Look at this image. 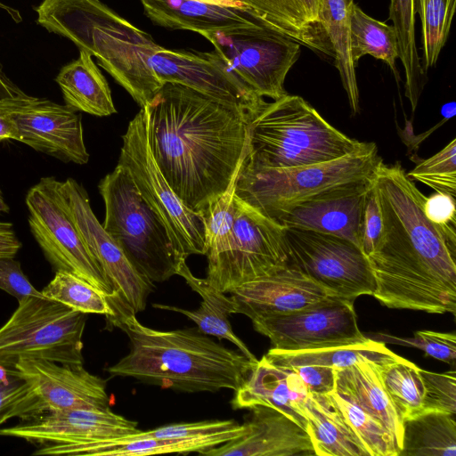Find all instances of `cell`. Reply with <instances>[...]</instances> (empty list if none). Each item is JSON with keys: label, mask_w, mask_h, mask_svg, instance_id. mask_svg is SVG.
Masks as SVG:
<instances>
[{"label": "cell", "mask_w": 456, "mask_h": 456, "mask_svg": "<svg viewBox=\"0 0 456 456\" xmlns=\"http://www.w3.org/2000/svg\"><path fill=\"white\" fill-rule=\"evenodd\" d=\"M145 107L159 170L183 203L201 214L240 169L250 115L175 83L164 84Z\"/></svg>", "instance_id": "cell-1"}, {"label": "cell", "mask_w": 456, "mask_h": 456, "mask_svg": "<svg viewBox=\"0 0 456 456\" xmlns=\"http://www.w3.org/2000/svg\"><path fill=\"white\" fill-rule=\"evenodd\" d=\"M373 187L382 229L367 256L375 280L372 296L392 309L455 315L456 244L426 217L427 197L399 162H382Z\"/></svg>", "instance_id": "cell-2"}, {"label": "cell", "mask_w": 456, "mask_h": 456, "mask_svg": "<svg viewBox=\"0 0 456 456\" xmlns=\"http://www.w3.org/2000/svg\"><path fill=\"white\" fill-rule=\"evenodd\" d=\"M107 297L114 311L108 322L123 330L130 342L129 353L108 368L113 377L186 393L235 391L257 362L215 342L199 329L162 331L146 327L117 292Z\"/></svg>", "instance_id": "cell-3"}, {"label": "cell", "mask_w": 456, "mask_h": 456, "mask_svg": "<svg viewBox=\"0 0 456 456\" xmlns=\"http://www.w3.org/2000/svg\"><path fill=\"white\" fill-rule=\"evenodd\" d=\"M37 22L89 53L140 107L163 86L150 65L159 45L100 0H43Z\"/></svg>", "instance_id": "cell-4"}, {"label": "cell", "mask_w": 456, "mask_h": 456, "mask_svg": "<svg viewBox=\"0 0 456 456\" xmlns=\"http://www.w3.org/2000/svg\"><path fill=\"white\" fill-rule=\"evenodd\" d=\"M366 142L335 128L306 101L286 94L264 102L248 122V168H289L331 161L351 154Z\"/></svg>", "instance_id": "cell-5"}, {"label": "cell", "mask_w": 456, "mask_h": 456, "mask_svg": "<svg viewBox=\"0 0 456 456\" xmlns=\"http://www.w3.org/2000/svg\"><path fill=\"white\" fill-rule=\"evenodd\" d=\"M383 162L374 142L342 158L289 168L239 171L235 193L277 221L292 208L334 191L373 183Z\"/></svg>", "instance_id": "cell-6"}, {"label": "cell", "mask_w": 456, "mask_h": 456, "mask_svg": "<svg viewBox=\"0 0 456 456\" xmlns=\"http://www.w3.org/2000/svg\"><path fill=\"white\" fill-rule=\"evenodd\" d=\"M105 205L104 230L147 280L177 275L183 262L159 217L142 198L128 172L118 164L98 185Z\"/></svg>", "instance_id": "cell-7"}, {"label": "cell", "mask_w": 456, "mask_h": 456, "mask_svg": "<svg viewBox=\"0 0 456 456\" xmlns=\"http://www.w3.org/2000/svg\"><path fill=\"white\" fill-rule=\"evenodd\" d=\"M18 303L0 328L1 362L14 365L31 358L83 364L86 314L44 296H28Z\"/></svg>", "instance_id": "cell-8"}, {"label": "cell", "mask_w": 456, "mask_h": 456, "mask_svg": "<svg viewBox=\"0 0 456 456\" xmlns=\"http://www.w3.org/2000/svg\"><path fill=\"white\" fill-rule=\"evenodd\" d=\"M146 107L129 122L123 134L118 164L125 167L142 198L163 222L171 243L183 260L206 254L203 216L187 208L173 191L152 156Z\"/></svg>", "instance_id": "cell-9"}, {"label": "cell", "mask_w": 456, "mask_h": 456, "mask_svg": "<svg viewBox=\"0 0 456 456\" xmlns=\"http://www.w3.org/2000/svg\"><path fill=\"white\" fill-rule=\"evenodd\" d=\"M25 202L30 232L55 272L74 273L107 296L114 293L71 217L61 182L42 177L28 190Z\"/></svg>", "instance_id": "cell-10"}, {"label": "cell", "mask_w": 456, "mask_h": 456, "mask_svg": "<svg viewBox=\"0 0 456 456\" xmlns=\"http://www.w3.org/2000/svg\"><path fill=\"white\" fill-rule=\"evenodd\" d=\"M200 35L257 96L275 100L287 94L284 82L299 58L298 43L257 20Z\"/></svg>", "instance_id": "cell-11"}, {"label": "cell", "mask_w": 456, "mask_h": 456, "mask_svg": "<svg viewBox=\"0 0 456 456\" xmlns=\"http://www.w3.org/2000/svg\"><path fill=\"white\" fill-rule=\"evenodd\" d=\"M289 264L338 298L371 295L375 280L370 262L351 241L331 234L285 228Z\"/></svg>", "instance_id": "cell-12"}, {"label": "cell", "mask_w": 456, "mask_h": 456, "mask_svg": "<svg viewBox=\"0 0 456 456\" xmlns=\"http://www.w3.org/2000/svg\"><path fill=\"white\" fill-rule=\"evenodd\" d=\"M285 228L258 209L233 197V247L222 277L215 286L224 293L289 264Z\"/></svg>", "instance_id": "cell-13"}, {"label": "cell", "mask_w": 456, "mask_h": 456, "mask_svg": "<svg viewBox=\"0 0 456 456\" xmlns=\"http://www.w3.org/2000/svg\"><path fill=\"white\" fill-rule=\"evenodd\" d=\"M255 330L267 337L273 348L286 351L317 349L365 341L354 301L331 298L310 308L251 320Z\"/></svg>", "instance_id": "cell-14"}, {"label": "cell", "mask_w": 456, "mask_h": 456, "mask_svg": "<svg viewBox=\"0 0 456 456\" xmlns=\"http://www.w3.org/2000/svg\"><path fill=\"white\" fill-rule=\"evenodd\" d=\"M0 112L14 125L17 141L63 162H88L81 116L67 105L25 94L0 99Z\"/></svg>", "instance_id": "cell-15"}, {"label": "cell", "mask_w": 456, "mask_h": 456, "mask_svg": "<svg viewBox=\"0 0 456 456\" xmlns=\"http://www.w3.org/2000/svg\"><path fill=\"white\" fill-rule=\"evenodd\" d=\"M150 65L162 85L187 86L249 115L265 102L240 81L215 49L199 52L159 45L151 56Z\"/></svg>", "instance_id": "cell-16"}, {"label": "cell", "mask_w": 456, "mask_h": 456, "mask_svg": "<svg viewBox=\"0 0 456 456\" xmlns=\"http://www.w3.org/2000/svg\"><path fill=\"white\" fill-rule=\"evenodd\" d=\"M71 217L115 292L135 314L146 307L153 283L143 277L130 263L122 249L107 233L94 214L85 188L73 178L61 182Z\"/></svg>", "instance_id": "cell-17"}, {"label": "cell", "mask_w": 456, "mask_h": 456, "mask_svg": "<svg viewBox=\"0 0 456 456\" xmlns=\"http://www.w3.org/2000/svg\"><path fill=\"white\" fill-rule=\"evenodd\" d=\"M14 366L33 390L34 416L52 411L110 409L106 381L83 364L23 358Z\"/></svg>", "instance_id": "cell-18"}, {"label": "cell", "mask_w": 456, "mask_h": 456, "mask_svg": "<svg viewBox=\"0 0 456 456\" xmlns=\"http://www.w3.org/2000/svg\"><path fill=\"white\" fill-rule=\"evenodd\" d=\"M137 426L110 408L74 409L42 412L16 426L0 428V436L20 438L39 447L121 438L139 432Z\"/></svg>", "instance_id": "cell-19"}, {"label": "cell", "mask_w": 456, "mask_h": 456, "mask_svg": "<svg viewBox=\"0 0 456 456\" xmlns=\"http://www.w3.org/2000/svg\"><path fill=\"white\" fill-rule=\"evenodd\" d=\"M230 293L234 314H244L251 320L287 314L338 298L290 264L248 281Z\"/></svg>", "instance_id": "cell-20"}, {"label": "cell", "mask_w": 456, "mask_h": 456, "mask_svg": "<svg viewBox=\"0 0 456 456\" xmlns=\"http://www.w3.org/2000/svg\"><path fill=\"white\" fill-rule=\"evenodd\" d=\"M244 423L246 433L234 440L212 447L208 456H314L305 429L281 411L265 405L250 408Z\"/></svg>", "instance_id": "cell-21"}, {"label": "cell", "mask_w": 456, "mask_h": 456, "mask_svg": "<svg viewBox=\"0 0 456 456\" xmlns=\"http://www.w3.org/2000/svg\"><path fill=\"white\" fill-rule=\"evenodd\" d=\"M373 183L303 202L282 215L277 222L284 227L335 235L362 249L365 200Z\"/></svg>", "instance_id": "cell-22"}, {"label": "cell", "mask_w": 456, "mask_h": 456, "mask_svg": "<svg viewBox=\"0 0 456 456\" xmlns=\"http://www.w3.org/2000/svg\"><path fill=\"white\" fill-rule=\"evenodd\" d=\"M310 397L311 393L294 370L275 365L264 355L235 390L232 406L235 410L256 405L272 407L306 430Z\"/></svg>", "instance_id": "cell-23"}, {"label": "cell", "mask_w": 456, "mask_h": 456, "mask_svg": "<svg viewBox=\"0 0 456 456\" xmlns=\"http://www.w3.org/2000/svg\"><path fill=\"white\" fill-rule=\"evenodd\" d=\"M140 430L125 437L76 444L39 446L33 455L149 456L162 453H202L240 436L223 434L194 437L155 438Z\"/></svg>", "instance_id": "cell-24"}, {"label": "cell", "mask_w": 456, "mask_h": 456, "mask_svg": "<svg viewBox=\"0 0 456 456\" xmlns=\"http://www.w3.org/2000/svg\"><path fill=\"white\" fill-rule=\"evenodd\" d=\"M155 25L199 34L240 26L256 19L247 10L195 0H140Z\"/></svg>", "instance_id": "cell-25"}, {"label": "cell", "mask_w": 456, "mask_h": 456, "mask_svg": "<svg viewBox=\"0 0 456 456\" xmlns=\"http://www.w3.org/2000/svg\"><path fill=\"white\" fill-rule=\"evenodd\" d=\"M246 10L273 30L333 56L320 24L321 0H240Z\"/></svg>", "instance_id": "cell-26"}, {"label": "cell", "mask_w": 456, "mask_h": 456, "mask_svg": "<svg viewBox=\"0 0 456 456\" xmlns=\"http://www.w3.org/2000/svg\"><path fill=\"white\" fill-rule=\"evenodd\" d=\"M378 364L362 360L336 370V392L379 421L402 446L403 419L382 383Z\"/></svg>", "instance_id": "cell-27"}, {"label": "cell", "mask_w": 456, "mask_h": 456, "mask_svg": "<svg viewBox=\"0 0 456 456\" xmlns=\"http://www.w3.org/2000/svg\"><path fill=\"white\" fill-rule=\"evenodd\" d=\"M177 275L182 276L191 289L200 296L202 299L200 306L195 311L163 304H153L152 306L185 315L196 323L202 333L216 337L219 339L229 340L244 355L256 362V357L233 332L230 324L229 316L234 314V304L231 297H227L225 293L212 286L206 278L194 276L186 265V261L181 264Z\"/></svg>", "instance_id": "cell-28"}, {"label": "cell", "mask_w": 456, "mask_h": 456, "mask_svg": "<svg viewBox=\"0 0 456 456\" xmlns=\"http://www.w3.org/2000/svg\"><path fill=\"white\" fill-rule=\"evenodd\" d=\"M55 81L65 105L97 117L116 113L109 84L92 55L79 50L78 58L63 66Z\"/></svg>", "instance_id": "cell-29"}, {"label": "cell", "mask_w": 456, "mask_h": 456, "mask_svg": "<svg viewBox=\"0 0 456 456\" xmlns=\"http://www.w3.org/2000/svg\"><path fill=\"white\" fill-rule=\"evenodd\" d=\"M354 0H321L319 20L335 58L342 86L354 114L359 112L355 64L350 50V20Z\"/></svg>", "instance_id": "cell-30"}, {"label": "cell", "mask_w": 456, "mask_h": 456, "mask_svg": "<svg viewBox=\"0 0 456 456\" xmlns=\"http://www.w3.org/2000/svg\"><path fill=\"white\" fill-rule=\"evenodd\" d=\"M265 356L270 362L282 367L322 365L336 370L349 367L362 360L381 364L400 357L386 344L370 338L359 343L309 350L286 351L272 347Z\"/></svg>", "instance_id": "cell-31"}, {"label": "cell", "mask_w": 456, "mask_h": 456, "mask_svg": "<svg viewBox=\"0 0 456 456\" xmlns=\"http://www.w3.org/2000/svg\"><path fill=\"white\" fill-rule=\"evenodd\" d=\"M398 456H456L455 415L423 411L403 419Z\"/></svg>", "instance_id": "cell-32"}, {"label": "cell", "mask_w": 456, "mask_h": 456, "mask_svg": "<svg viewBox=\"0 0 456 456\" xmlns=\"http://www.w3.org/2000/svg\"><path fill=\"white\" fill-rule=\"evenodd\" d=\"M238 174L227 190L201 213L208 258L206 280L214 287L226 269L233 247V197Z\"/></svg>", "instance_id": "cell-33"}, {"label": "cell", "mask_w": 456, "mask_h": 456, "mask_svg": "<svg viewBox=\"0 0 456 456\" xmlns=\"http://www.w3.org/2000/svg\"><path fill=\"white\" fill-rule=\"evenodd\" d=\"M306 431L317 456H365L326 395L311 394Z\"/></svg>", "instance_id": "cell-34"}, {"label": "cell", "mask_w": 456, "mask_h": 456, "mask_svg": "<svg viewBox=\"0 0 456 456\" xmlns=\"http://www.w3.org/2000/svg\"><path fill=\"white\" fill-rule=\"evenodd\" d=\"M350 50L355 65L362 57L369 54L383 61L395 79H400L395 65V61L399 59V49L395 28L371 18L355 4L350 20Z\"/></svg>", "instance_id": "cell-35"}, {"label": "cell", "mask_w": 456, "mask_h": 456, "mask_svg": "<svg viewBox=\"0 0 456 456\" xmlns=\"http://www.w3.org/2000/svg\"><path fill=\"white\" fill-rule=\"evenodd\" d=\"M415 15L414 0H390L389 20L397 35L399 59L405 75V96L412 112L428 81L416 45Z\"/></svg>", "instance_id": "cell-36"}, {"label": "cell", "mask_w": 456, "mask_h": 456, "mask_svg": "<svg viewBox=\"0 0 456 456\" xmlns=\"http://www.w3.org/2000/svg\"><path fill=\"white\" fill-rule=\"evenodd\" d=\"M326 397L365 456H398L395 437L379 421L336 391Z\"/></svg>", "instance_id": "cell-37"}, {"label": "cell", "mask_w": 456, "mask_h": 456, "mask_svg": "<svg viewBox=\"0 0 456 456\" xmlns=\"http://www.w3.org/2000/svg\"><path fill=\"white\" fill-rule=\"evenodd\" d=\"M384 387L403 420L422 410L424 384L420 368L399 357L395 361L378 364Z\"/></svg>", "instance_id": "cell-38"}, {"label": "cell", "mask_w": 456, "mask_h": 456, "mask_svg": "<svg viewBox=\"0 0 456 456\" xmlns=\"http://www.w3.org/2000/svg\"><path fill=\"white\" fill-rule=\"evenodd\" d=\"M456 0H414L422 33L421 66L427 73L436 65L450 34Z\"/></svg>", "instance_id": "cell-39"}, {"label": "cell", "mask_w": 456, "mask_h": 456, "mask_svg": "<svg viewBox=\"0 0 456 456\" xmlns=\"http://www.w3.org/2000/svg\"><path fill=\"white\" fill-rule=\"evenodd\" d=\"M44 297L84 314L113 315L107 295L84 279L66 271H56L53 280L41 290Z\"/></svg>", "instance_id": "cell-40"}, {"label": "cell", "mask_w": 456, "mask_h": 456, "mask_svg": "<svg viewBox=\"0 0 456 456\" xmlns=\"http://www.w3.org/2000/svg\"><path fill=\"white\" fill-rule=\"evenodd\" d=\"M34 404L29 384L14 365L0 362V426L14 417L21 421L33 417Z\"/></svg>", "instance_id": "cell-41"}, {"label": "cell", "mask_w": 456, "mask_h": 456, "mask_svg": "<svg viewBox=\"0 0 456 456\" xmlns=\"http://www.w3.org/2000/svg\"><path fill=\"white\" fill-rule=\"evenodd\" d=\"M406 175L436 191L456 196V138L434 156L421 161Z\"/></svg>", "instance_id": "cell-42"}, {"label": "cell", "mask_w": 456, "mask_h": 456, "mask_svg": "<svg viewBox=\"0 0 456 456\" xmlns=\"http://www.w3.org/2000/svg\"><path fill=\"white\" fill-rule=\"evenodd\" d=\"M368 338L383 343L412 346L422 350L426 356L443 361L451 365L456 361V335L432 330H419L411 338L397 337L387 333H370Z\"/></svg>", "instance_id": "cell-43"}, {"label": "cell", "mask_w": 456, "mask_h": 456, "mask_svg": "<svg viewBox=\"0 0 456 456\" xmlns=\"http://www.w3.org/2000/svg\"><path fill=\"white\" fill-rule=\"evenodd\" d=\"M424 384L423 411L456 413L455 370L444 373L431 372L420 369Z\"/></svg>", "instance_id": "cell-44"}, {"label": "cell", "mask_w": 456, "mask_h": 456, "mask_svg": "<svg viewBox=\"0 0 456 456\" xmlns=\"http://www.w3.org/2000/svg\"><path fill=\"white\" fill-rule=\"evenodd\" d=\"M455 198L443 192L427 197L424 214L428 221L438 227L450 241L456 244Z\"/></svg>", "instance_id": "cell-45"}, {"label": "cell", "mask_w": 456, "mask_h": 456, "mask_svg": "<svg viewBox=\"0 0 456 456\" xmlns=\"http://www.w3.org/2000/svg\"><path fill=\"white\" fill-rule=\"evenodd\" d=\"M0 289L18 301L28 296H43L30 283L14 256L0 257Z\"/></svg>", "instance_id": "cell-46"}, {"label": "cell", "mask_w": 456, "mask_h": 456, "mask_svg": "<svg viewBox=\"0 0 456 456\" xmlns=\"http://www.w3.org/2000/svg\"><path fill=\"white\" fill-rule=\"evenodd\" d=\"M381 229L382 216L372 184L366 197L362 222V250L366 256L374 249Z\"/></svg>", "instance_id": "cell-47"}, {"label": "cell", "mask_w": 456, "mask_h": 456, "mask_svg": "<svg viewBox=\"0 0 456 456\" xmlns=\"http://www.w3.org/2000/svg\"><path fill=\"white\" fill-rule=\"evenodd\" d=\"M303 380L313 395H326L336 390V369L322 365L288 367Z\"/></svg>", "instance_id": "cell-48"}, {"label": "cell", "mask_w": 456, "mask_h": 456, "mask_svg": "<svg viewBox=\"0 0 456 456\" xmlns=\"http://www.w3.org/2000/svg\"><path fill=\"white\" fill-rule=\"evenodd\" d=\"M21 248L12 223L0 222V257L15 256Z\"/></svg>", "instance_id": "cell-49"}, {"label": "cell", "mask_w": 456, "mask_h": 456, "mask_svg": "<svg viewBox=\"0 0 456 456\" xmlns=\"http://www.w3.org/2000/svg\"><path fill=\"white\" fill-rule=\"evenodd\" d=\"M25 94H26L7 77L0 62V99L13 98Z\"/></svg>", "instance_id": "cell-50"}, {"label": "cell", "mask_w": 456, "mask_h": 456, "mask_svg": "<svg viewBox=\"0 0 456 456\" xmlns=\"http://www.w3.org/2000/svg\"><path fill=\"white\" fill-rule=\"evenodd\" d=\"M18 135L14 125L0 112V142L8 140H16Z\"/></svg>", "instance_id": "cell-51"}, {"label": "cell", "mask_w": 456, "mask_h": 456, "mask_svg": "<svg viewBox=\"0 0 456 456\" xmlns=\"http://www.w3.org/2000/svg\"><path fill=\"white\" fill-rule=\"evenodd\" d=\"M195 1H200L205 2L208 4H220L224 6H232L236 8H240L246 10L243 3L240 0H195Z\"/></svg>", "instance_id": "cell-52"}, {"label": "cell", "mask_w": 456, "mask_h": 456, "mask_svg": "<svg viewBox=\"0 0 456 456\" xmlns=\"http://www.w3.org/2000/svg\"><path fill=\"white\" fill-rule=\"evenodd\" d=\"M0 8L4 9L16 22H20L22 18L20 12L16 9L7 6L4 3L0 2Z\"/></svg>", "instance_id": "cell-53"}, {"label": "cell", "mask_w": 456, "mask_h": 456, "mask_svg": "<svg viewBox=\"0 0 456 456\" xmlns=\"http://www.w3.org/2000/svg\"><path fill=\"white\" fill-rule=\"evenodd\" d=\"M10 210V208L9 206L6 204L4 199V195H3V192L0 189V214L2 213H8Z\"/></svg>", "instance_id": "cell-54"}]
</instances>
